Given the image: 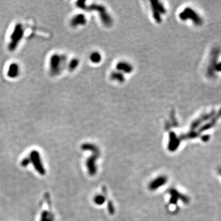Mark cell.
Instances as JSON below:
<instances>
[{
	"mask_svg": "<svg viewBox=\"0 0 221 221\" xmlns=\"http://www.w3.org/2000/svg\"><path fill=\"white\" fill-rule=\"evenodd\" d=\"M219 173L221 174V168H220L219 169Z\"/></svg>",
	"mask_w": 221,
	"mask_h": 221,
	"instance_id": "cell-5",
	"label": "cell"
},
{
	"mask_svg": "<svg viewBox=\"0 0 221 221\" xmlns=\"http://www.w3.org/2000/svg\"><path fill=\"white\" fill-rule=\"evenodd\" d=\"M19 66L16 63H12L9 67L8 75L10 78H16L19 75Z\"/></svg>",
	"mask_w": 221,
	"mask_h": 221,
	"instance_id": "cell-2",
	"label": "cell"
},
{
	"mask_svg": "<svg viewBox=\"0 0 221 221\" xmlns=\"http://www.w3.org/2000/svg\"><path fill=\"white\" fill-rule=\"evenodd\" d=\"M40 221H54V215L49 211H43L41 214Z\"/></svg>",
	"mask_w": 221,
	"mask_h": 221,
	"instance_id": "cell-3",
	"label": "cell"
},
{
	"mask_svg": "<svg viewBox=\"0 0 221 221\" xmlns=\"http://www.w3.org/2000/svg\"><path fill=\"white\" fill-rule=\"evenodd\" d=\"M28 157L30 160V163L33 165L35 170L42 176L45 175L46 170L44 167L39 152L36 150H33L30 153Z\"/></svg>",
	"mask_w": 221,
	"mask_h": 221,
	"instance_id": "cell-1",
	"label": "cell"
},
{
	"mask_svg": "<svg viewBox=\"0 0 221 221\" xmlns=\"http://www.w3.org/2000/svg\"><path fill=\"white\" fill-rule=\"evenodd\" d=\"M29 164H30V160L29 159V157H26L25 158H24L22 162H21V165L23 167H27Z\"/></svg>",
	"mask_w": 221,
	"mask_h": 221,
	"instance_id": "cell-4",
	"label": "cell"
}]
</instances>
